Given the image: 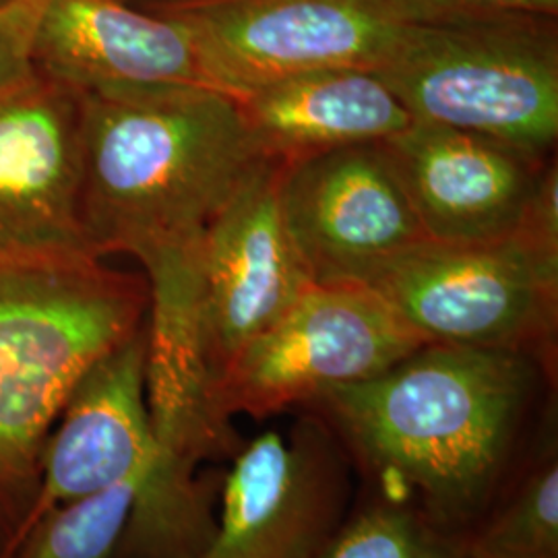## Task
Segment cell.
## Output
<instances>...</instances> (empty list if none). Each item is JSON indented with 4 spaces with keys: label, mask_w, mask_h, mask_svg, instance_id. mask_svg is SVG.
Returning a JSON list of instances; mask_svg holds the SVG:
<instances>
[{
    "label": "cell",
    "mask_w": 558,
    "mask_h": 558,
    "mask_svg": "<svg viewBox=\"0 0 558 558\" xmlns=\"http://www.w3.org/2000/svg\"><path fill=\"white\" fill-rule=\"evenodd\" d=\"M288 433L267 430L239 447L221 484L220 518L191 558H320L352 500V465L313 414Z\"/></svg>",
    "instance_id": "ba28073f"
},
{
    "label": "cell",
    "mask_w": 558,
    "mask_h": 558,
    "mask_svg": "<svg viewBox=\"0 0 558 558\" xmlns=\"http://www.w3.org/2000/svg\"><path fill=\"white\" fill-rule=\"evenodd\" d=\"M281 211L317 286L362 283L380 263L426 236L385 143L286 166Z\"/></svg>",
    "instance_id": "9c48e42d"
},
{
    "label": "cell",
    "mask_w": 558,
    "mask_h": 558,
    "mask_svg": "<svg viewBox=\"0 0 558 558\" xmlns=\"http://www.w3.org/2000/svg\"><path fill=\"white\" fill-rule=\"evenodd\" d=\"M177 23L232 98L319 69H380L405 29L391 0H141Z\"/></svg>",
    "instance_id": "8992f818"
},
{
    "label": "cell",
    "mask_w": 558,
    "mask_h": 558,
    "mask_svg": "<svg viewBox=\"0 0 558 558\" xmlns=\"http://www.w3.org/2000/svg\"><path fill=\"white\" fill-rule=\"evenodd\" d=\"M320 558H470L461 538L405 502L366 497Z\"/></svg>",
    "instance_id": "ac0fdd59"
},
{
    "label": "cell",
    "mask_w": 558,
    "mask_h": 558,
    "mask_svg": "<svg viewBox=\"0 0 558 558\" xmlns=\"http://www.w3.org/2000/svg\"><path fill=\"white\" fill-rule=\"evenodd\" d=\"M29 57L34 69L77 89L110 83L211 87L179 25L124 0H46Z\"/></svg>",
    "instance_id": "5bb4252c"
},
{
    "label": "cell",
    "mask_w": 558,
    "mask_h": 558,
    "mask_svg": "<svg viewBox=\"0 0 558 558\" xmlns=\"http://www.w3.org/2000/svg\"><path fill=\"white\" fill-rule=\"evenodd\" d=\"M147 311L145 278L101 259L0 253V558L34 507L44 442L69 393Z\"/></svg>",
    "instance_id": "3957f363"
},
{
    "label": "cell",
    "mask_w": 558,
    "mask_h": 558,
    "mask_svg": "<svg viewBox=\"0 0 558 558\" xmlns=\"http://www.w3.org/2000/svg\"><path fill=\"white\" fill-rule=\"evenodd\" d=\"M557 420L515 478L461 539L470 558H558Z\"/></svg>",
    "instance_id": "2e32d148"
},
{
    "label": "cell",
    "mask_w": 558,
    "mask_h": 558,
    "mask_svg": "<svg viewBox=\"0 0 558 558\" xmlns=\"http://www.w3.org/2000/svg\"><path fill=\"white\" fill-rule=\"evenodd\" d=\"M430 240L513 234L550 156L456 129L412 122L383 141Z\"/></svg>",
    "instance_id": "4fadbf2b"
},
{
    "label": "cell",
    "mask_w": 558,
    "mask_h": 558,
    "mask_svg": "<svg viewBox=\"0 0 558 558\" xmlns=\"http://www.w3.org/2000/svg\"><path fill=\"white\" fill-rule=\"evenodd\" d=\"M124 2H133V4H137V2H141V0H124Z\"/></svg>",
    "instance_id": "44dd1931"
},
{
    "label": "cell",
    "mask_w": 558,
    "mask_h": 558,
    "mask_svg": "<svg viewBox=\"0 0 558 558\" xmlns=\"http://www.w3.org/2000/svg\"><path fill=\"white\" fill-rule=\"evenodd\" d=\"M81 92V223L89 251L143 269L197 259L209 223L259 160L239 104L207 85Z\"/></svg>",
    "instance_id": "7a4b0ae2"
},
{
    "label": "cell",
    "mask_w": 558,
    "mask_h": 558,
    "mask_svg": "<svg viewBox=\"0 0 558 558\" xmlns=\"http://www.w3.org/2000/svg\"><path fill=\"white\" fill-rule=\"evenodd\" d=\"M373 495L465 538L557 420V373L527 354L424 343L302 408Z\"/></svg>",
    "instance_id": "6da1fadb"
},
{
    "label": "cell",
    "mask_w": 558,
    "mask_h": 558,
    "mask_svg": "<svg viewBox=\"0 0 558 558\" xmlns=\"http://www.w3.org/2000/svg\"><path fill=\"white\" fill-rule=\"evenodd\" d=\"M46 0H9L0 7V89L23 80L32 66V40Z\"/></svg>",
    "instance_id": "ffe728a7"
},
{
    "label": "cell",
    "mask_w": 558,
    "mask_h": 558,
    "mask_svg": "<svg viewBox=\"0 0 558 558\" xmlns=\"http://www.w3.org/2000/svg\"><path fill=\"white\" fill-rule=\"evenodd\" d=\"M426 341L359 283L306 290L271 327L251 339L211 391L216 418H271L320 393L371 379Z\"/></svg>",
    "instance_id": "52a82bcc"
},
{
    "label": "cell",
    "mask_w": 558,
    "mask_h": 558,
    "mask_svg": "<svg viewBox=\"0 0 558 558\" xmlns=\"http://www.w3.org/2000/svg\"><path fill=\"white\" fill-rule=\"evenodd\" d=\"M145 476L48 509L2 558H122V544Z\"/></svg>",
    "instance_id": "e0dca14e"
},
{
    "label": "cell",
    "mask_w": 558,
    "mask_h": 558,
    "mask_svg": "<svg viewBox=\"0 0 558 558\" xmlns=\"http://www.w3.org/2000/svg\"><path fill=\"white\" fill-rule=\"evenodd\" d=\"M405 23H439L507 13L557 15L558 0H391Z\"/></svg>",
    "instance_id": "d6986e66"
},
{
    "label": "cell",
    "mask_w": 558,
    "mask_h": 558,
    "mask_svg": "<svg viewBox=\"0 0 558 558\" xmlns=\"http://www.w3.org/2000/svg\"><path fill=\"white\" fill-rule=\"evenodd\" d=\"M359 286L426 343L519 352L557 373L558 269L539 263L515 234L422 240Z\"/></svg>",
    "instance_id": "5b68a950"
},
{
    "label": "cell",
    "mask_w": 558,
    "mask_h": 558,
    "mask_svg": "<svg viewBox=\"0 0 558 558\" xmlns=\"http://www.w3.org/2000/svg\"><path fill=\"white\" fill-rule=\"evenodd\" d=\"M283 170L255 161L205 232L201 331L211 391L230 360L315 286L283 220Z\"/></svg>",
    "instance_id": "8fae6325"
},
{
    "label": "cell",
    "mask_w": 558,
    "mask_h": 558,
    "mask_svg": "<svg viewBox=\"0 0 558 558\" xmlns=\"http://www.w3.org/2000/svg\"><path fill=\"white\" fill-rule=\"evenodd\" d=\"M154 461L145 320L131 338L101 356L69 393L44 442L38 493L21 532L57 505L96 495L135 476L147 480Z\"/></svg>",
    "instance_id": "7c38bea8"
},
{
    "label": "cell",
    "mask_w": 558,
    "mask_h": 558,
    "mask_svg": "<svg viewBox=\"0 0 558 558\" xmlns=\"http://www.w3.org/2000/svg\"><path fill=\"white\" fill-rule=\"evenodd\" d=\"M4 2H9V0H0V7H2V4H4Z\"/></svg>",
    "instance_id": "7402d4cb"
},
{
    "label": "cell",
    "mask_w": 558,
    "mask_h": 558,
    "mask_svg": "<svg viewBox=\"0 0 558 558\" xmlns=\"http://www.w3.org/2000/svg\"><path fill=\"white\" fill-rule=\"evenodd\" d=\"M234 100L257 158L281 166L383 143L414 122L379 71L359 66L271 81Z\"/></svg>",
    "instance_id": "9a60e30c"
},
{
    "label": "cell",
    "mask_w": 558,
    "mask_h": 558,
    "mask_svg": "<svg viewBox=\"0 0 558 558\" xmlns=\"http://www.w3.org/2000/svg\"><path fill=\"white\" fill-rule=\"evenodd\" d=\"M81 92L38 69L0 89V253L98 259L81 223Z\"/></svg>",
    "instance_id": "30bf717a"
},
{
    "label": "cell",
    "mask_w": 558,
    "mask_h": 558,
    "mask_svg": "<svg viewBox=\"0 0 558 558\" xmlns=\"http://www.w3.org/2000/svg\"><path fill=\"white\" fill-rule=\"evenodd\" d=\"M377 71L414 122L538 156L557 143V15L408 23Z\"/></svg>",
    "instance_id": "277c9868"
}]
</instances>
